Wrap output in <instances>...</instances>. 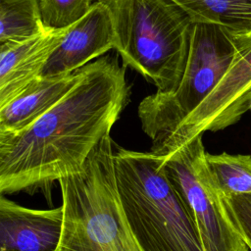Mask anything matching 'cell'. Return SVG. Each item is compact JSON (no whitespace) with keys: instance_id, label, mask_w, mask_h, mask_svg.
<instances>
[{"instance_id":"6da1fadb","label":"cell","mask_w":251,"mask_h":251,"mask_svg":"<svg viewBox=\"0 0 251 251\" xmlns=\"http://www.w3.org/2000/svg\"><path fill=\"white\" fill-rule=\"evenodd\" d=\"M125 68L101 57L82 68L72 89L25 129L0 133V193L46 186L80 172L126 105Z\"/></svg>"},{"instance_id":"7a4b0ae2","label":"cell","mask_w":251,"mask_h":251,"mask_svg":"<svg viewBox=\"0 0 251 251\" xmlns=\"http://www.w3.org/2000/svg\"><path fill=\"white\" fill-rule=\"evenodd\" d=\"M163 156L114 143L117 190L143 251H205L180 196L161 169Z\"/></svg>"},{"instance_id":"3957f363","label":"cell","mask_w":251,"mask_h":251,"mask_svg":"<svg viewBox=\"0 0 251 251\" xmlns=\"http://www.w3.org/2000/svg\"><path fill=\"white\" fill-rule=\"evenodd\" d=\"M108 7L115 48L157 92L172 93L184 74L194 23L170 0H102Z\"/></svg>"},{"instance_id":"277c9868","label":"cell","mask_w":251,"mask_h":251,"mask_svg":"<svg viewBox=\"0 0 251 251\" xmlns=\"http://www.w3.org/2000/svg\"><path fill=\"white\" fill-rule=\"evenodd\" d=\"M114 143L104 137L80 172L58 181L64 223L56 251H143L119 198Z\"/></svg>"},{"instance_id":"5b68a950","label":"cell","mask_w":251,"mask_h":251,"mask_svg":"<svg viewBox=\"0 0 251 251\" xmlns=\"http://www.w3.org/2000/svg\"><path fill=\"white\" fill-rule=\"evenodd\" d=\"M251 40L238 38L212 24L193 25L186 68L178 87L172 93L156 92L138 106L143 131L156 153L179 125L218 87Z\"/></svg>"},{"instance_id":"8992f818","label":"cell","mask_w":251,"mask_h":251,"mask_svg":"<svg viewBox=\"0 0 251 251\" xmlns=\"http://www.w3.org/2000/svg\"><path fill=\"white\" fill-rule=\"evenodd\" d=\"M202 135L163 156L161 169L195 222L205 251H250L208 167Z\"/></svg>"},{"instance_id":"52a82bcc","label":"cell","mask_w":251,"mask_h":251,"mask_svg":"<svg viewBox=\"0 0 251 251\" xmlns=\"http://www.w3.org/2000/svg\"><path fill=\"white\" fill-rule=\"evenodd\" d=\"M250 104L251 47L233 64L213 93L179 125L154 154L166 156L205 131L222 130L237 123L250 110Z\"/></svg>"},{"instance_id":"ba28073f","label":"cell","mask_w":251,"mask_h":251,"mask_svg":"<svg viewBox=\"0 0 251 251\" xmlns=\"http://www.w3.org/2000/svg\"><path fill=\"white\" fill-rule=\"evenodd\" d=\"M115 48L112 19L107 5L98 0L68 30L45 65L41 75L74 73Z\"/></svg>"},{"instance_id":"9c48e42d","label":"cell","mask_w":251,"mask_h":251,"mask_svg":"<svg viewBox=\"0 0 251 251\" xmlns=\"http://www.w3.org/2000/svg\"><path fill=\"white\" fill-rule=\"evenodd\" d=\"M64 223L63 206L50 210L24 207L0 197V251H56Z\"/></svg>"},{"instance_id":"30bf717a","label":"cell","mask_w":251,"mask_h":251,"mask_svg":"<svg viewBox=\"0 0 251 251\" xmlns=\"http://www.w3.org/2000/svg\"><path fill=\"white\" fill-rule=\"evenodd\" d=\"M67 30L47 29L27 39L0 43V108L41 75Z\"/></svg>"},{"instance_id":"8fae6325","label":"cell","mask_w":251,"mask_h":251,"mask_svg":"<svg viewBox=\"0 0 251 251\" xmlns=\"http://www.w3.org/2000/svg\"><path fill=\"white\" fill-rule=\"evenodd\" d=\"M82 68L69 74L38 76L0 108V133L22 131L53 108L75 84Z\"/></svg>"},{"instance_id":"7c38bea8","label":"cell","mask_w":251,"mask_h":251,"mask_svg":"<svg viewBox=\"0 0 251 251\" xmlns=\"http://www.w3.org/2000/svg\"><path fill=\"white\" fill-rule=\"evenodd\" d=\"M195 23L220 25L251 40V0H170Z\"/></svg>"},{"instance_id":"4fadbf2b","label":"cell","mask_w":251,"mask_h":251,"mask_svg":"<svg viewBox=\"0 0 251 251\" xmlns=\"http://www.w3.org/2000/svg\"><path fill=\"white\" fill-rule=\"evenodd\" d=\"M38 0H0V43L45 32Z\"/></svg>"},{"instance_id":"5bb4252c","label":"cell","mask_w":251,"mask_h":251,"mask_svg":"<svg viewBox=\"0 0 251 251\" xmlns=\"http://www.w3.org/2000/svg\"><path fill=\"white\" fill-rule=\"evenodd\" d=\"M207 163L224 198L251 193V155L207 153Z\"/></svg>"},{"instance_id":"9a60e30c","label":"cell","mask_w":251,"mask_h":251,"mask_svg":"<svg viewBox=\"0 0 251 251\" xmlns=\"http://www.w3.org/2000/svg\"><path fill=\"white\" fill-rule=\"evenodd\" d=\"M47 29H63L84 17L98 0H38Z\"/></svg>"},{"instance_id":"2e32d148","label":"cell","mask_w":251,"mask_h":251,"mask_svg":"<svg viewBox=\"0 0 251 251\" xmlns=\"http://www.w3.org/2000/svg\"><path fill=\"white\" fill-rule=\"evenodd\" d=\"M231 222L251 248V193L224 198Z\"/></svg>"},{"instance_id":"e0dca14e","label":"cell","mask_w":251,"mask_h":251,"mask_svg":"<svg viewBox=\"0 0 251 251\" xmlns=\"http://www.w3.org/2000/svg\"><path fill=\"white\" fill-rule=\"evenodd\" d=\"M250 110H251V104H250Z\"/></svg>"},{"instance_id":"ac0fdd59","label":"cell","mask_w":251,"mask_h":251,"mask_svg":"<svg viewBox=\"0 0 251 251\" xmlns=\"http://www.w3.org/2000/svg\"><path fill=\"white\" fill-rule=\"evenodd\" d=\"M249 249H250V251H251V248H249Z\"/></svg>"}]
</instances>
